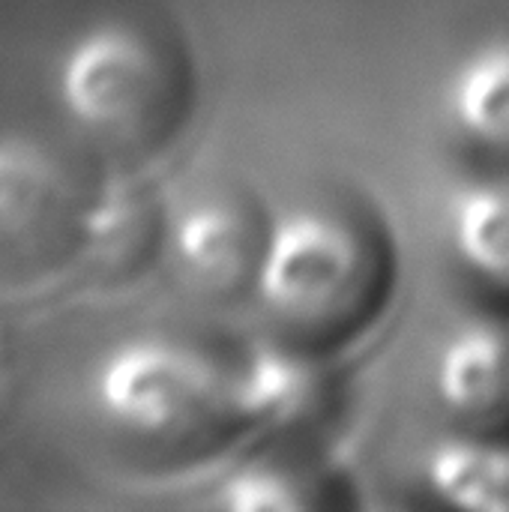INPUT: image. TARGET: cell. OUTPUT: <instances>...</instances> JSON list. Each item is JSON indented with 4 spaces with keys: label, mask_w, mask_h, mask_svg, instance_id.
I'll return each instance as SVG.
<instances>
[{
    "label": "cell",
    "mask_w": 509,
    "mask_h": 512,
    "mask_svg": "<svg viewBox=\"0 0 509 512\" xmlns=\"http://www.w3.org/2000/svg\"><path fill=\"white\" fill-rule=\"evenodd\" d=\"M396 279L381 222L342 198H300L270 213L249 303L270 333L333 351L384 309Z\"/></svg>",
    "instance_id": "6da1fadb"
},
{
    "label": "cell",
    "mask_w": 509,
    "mask_h": 512,
    "mask_svg": "<svg viewBox=\"0 0 509 512\" xmlns=\"http://www.w3.org/2000/svg\"><path fill=\"white\" fill-rule=\"evenodd\" d=\"M93 405L108 426L153 444H198L243 426L237 363L177 333L114 342L93 372Z\"/></svg>",
    "instance_id": "7a4b0ae2"
},
{
    "label": "cell",
    "mask_w": 509,
    "mask_h": 512,
    "mask_svg": "<svg viewBox=\"0 0 509 512\" xmlns=\"http://www.w3.org/2000/svg\"><path fill=\"white\" fill-rule=\"evenodd\" d=\"M54 96L84 135L114 147H147L183 117L186 72L177 51L144 24L99 18L63 48Z\"/></svg>",
    "instance_id": "3957f363"
},
{
    "label": "cell",
    "mask_w": 509,
    "mask_h": 512,
    "mask_svg": "<svg viewBox=\"0 0 509 512\" xmlns=\"http://www.w3.org/2000/svg\"><path fill=\"white\" fill-rule=\"evenodd\" d=\"M270 213L243 189H204L165 222L162 258L177 285L204 303L249 300Z\"/></svg>",
    "instance_id": "277c9868"
},
{
    "label": "cell",
    "mask_w": 509,
    "mask_h": 512,
    "mask_svg": "<svg viewBox=\"0 0 509 512\" xmlns=\"http://www.w3.org/2000/svg\"><path fill=\"white\" fill-rule=\"evenodd\" d=\"M327 354L270 333L234 357L243 426L282 441H303L324 432L342 402Z\"/></svg>",
    "instance_id": "5b68a950"
},
{
    "label": "cell",
    "mask_w": 509,
    "mask_h": 512,
    "mask_svg": "<svg viewBox=\"0 0 509 512\" xmlns=\"http://www.w3.org/2000/svg\"><path fill=\"white\" fill-rule=\"evenodd\" d=\"M426 384L447 426L509 435L507 312H471L450 324L429 354Z\"/></svg>",
    "instance_id": "8992f818"
},
{
    "label": "cell",
    "mask_w": 509,
    "mask_h": 512,
    "mask_svg": "<svg viewBox=\"0 0 509 512\" xmlns=\"http://www.w3.org/2000/svg\"><path fill=\"white\" fill-rule=\"evenodd\" d=\"M87 201V198H84ZM84 201L57 150L33 132L0 129V258L30 261L66 231L78 237Z\"/></svg>",
    "instance_id": "52a82bcc"
},
{
    "label": "cell",
    "mask_w": 509,
    "mask_h": 512,
    "mask_svg": "<svg viewBox=\"0 0 509 512\" xmlns=\"http://www.w3.org/2000/svg\"><path fill=\"white\" fill-rule=\"evenodd\" d=\"M165 222L159 201L132 177H111L87 195L78 222V258L108 282L141 273L162 258Z\"/></svg>",
    "instance_id": "ba28073f"
},
{
    "label": "cell",
    "mask_w": 509,
    "mask_h": 512,
    "mask_svg": "<svg viewBox=\"0 0 509 512\" xmlns=\"http://www.w3.org/2000/svg\"><path fill=\"white\" fill-rule=\"evenodd\" d=\"M444 237L471 282L509 297V165H486L453 186Z\"/></svg>",
    "instance_id": "9c48e42d"
},
{
    "label": "cell",
    "mask_w": 509,
    "mask_h": 512,
    "mask_svg": "<svg viewBox=\"0 0 509 512\" xmlns=\"http://www.w3.org/2000/svg\"><path fill=\"white\" fill-rule=\"evenodd\" d=\"M444 114L456 138L489 165H509V33L468 48L447 75Z\"/></svg>",
    "instance_id": "30bf717a"
},
{
    "label": "cell",
    "mask_w": 509,
    "mask_h": 512,
    "mask_svg": "<svg viewBox=\"0 0 509 512\" xmlns=\"http://www.w3.org/2000/svg\"><path fill=\"white\" fill-rule=\"evenodd\" d=\"M420 480L447 510L509 512V435L447 426L426 447Z\"/></svg>",
    "instance_id": "8fae6325"
},
{
    "label": "cell",
    "mask_w": 509,
    "mask_h": 512,
    "mask_svg": "<svg viewBox=\"0 0 509 512\" xmlns=\"http://www.w3.org/2000/svg\"><path fill=\"white\" fill-rule=\"evenodd\" d=\"M345 504L342 483L300 450L249 456L213 489V507L228 512H324Z\"/></svg>",
    "instance_id": "7c38bea8"
}]
</instances>
